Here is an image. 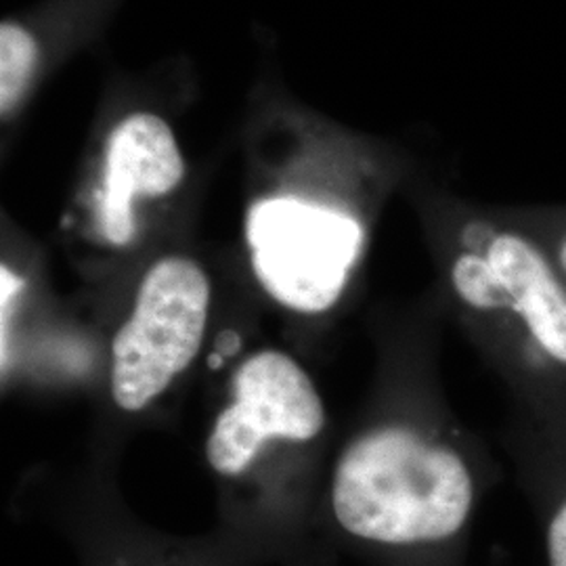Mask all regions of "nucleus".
<instances>
[{
    "label": "nucleus",
    "mask_w": 566,
    "mask_h": 566,
    "mask_svg": "<svg viewBox=\"0 0 566 566\" xmlns=\"http://www.w3.org/2000/svg\"><path fill=\"white\" fill-rule=\"evenodd\" d=\"M185 177L179 143L156 114H133L109 133L105 145L99 227L112 245L135 238V200L175 191Z\"/></svg>",
    "instance_id": "423d86ee"
},
{
    "label": "nucleus",
    "mask_w": 566,
    "mask_h": 566,
    "mask_svg": "<svg viewBox=\"0 0 566 566\" xmlns=\"http://www.w3.org/2000/svg\"><path fill=\"white\" fill-rule=\"evenodd\" d=\"M233 401L219 413L206 441L214 472L238 476L264 443L313 441L325 426V407L308 374L282 350L248 357L233 376Z\"/></svg>",
    "instance_id": "39448f33"
},
{
    "label": "nucleus",
    "mask_w": 566,
    "mask_h": 566,
    "mask_svg": "<svg viewBox=\"0 0 566 566\" xmlns=\"http://www.w3.org/2000/svg\"><path fill=\"white\" fill-rule=\"evenodd\" d=\"M495 474L483 449L437 418L388 416L344 449L332 510L348 535L374 546H447L464 535Z\"/></svg>",
    "instance_id": "f03ea898"
},
{
    "label": "nucleus",
    "mask_w": 566,
    "mask_h": 566,
    "mask_svg": "<svg viewBox=\"0 0 566 566\" xmlns=\"http://www.w3.org/2000/svg\"><path fill=\"white\" fill-rule=\"evenodd\" d=\"M39 60L34 36L13 21L0 25V112L7 116L28 88Z\"/></svg>",
    "instance_id": "6e6552de"
},
{
    "label": "nucleus",
    "mask_w": 566,
    "mask_h": 566,
    "mask_svg": "<svg viewBox=\"0 0 566 566\" xmlns=\"http://www.w3.org/2000/svg\"><path fill=\"white\" fill-rule=\"evenodd\" d=\"M210 311L202 266L168 256L154 264L133 311L112 343V397L124 411H142L198 357Z\"/></svg>",
    "instance_id": "20e7f679"
},
{
    "label": "nucleus",
    "mask_w": 566,
    "mask_h": 566,
    "mask_svg": "<svg viewBox=\"0 0 566 566\" xmlns=\"http://www.w3.org/2000/svg\"><path fill=\"white\" fill-rule=\"evenodd\" d=\"M451 303L510 397V411L566 418V280L510 206L460 210L443 259Z\"/></svg>",
    "instance_id": "f257e3e1"
},
{
    "label": "nucleus",
    "mask_w": 566,
    "mask_h": 566,
    "mask_svg": "<svg viewBox=\"0 0 566 566\" xmlns=\"http://www.w3.org/2000/svg\"><path fill=\"white\" fill-rule=\"evenodd\" d=\"M502 446L512 474L539 510L547 566H566V418L533 420L510 411Z\"/></svg>",
    "instance_id": "0eeeda50"
},
{
    "label": "nucleus",
    "mask_w": 566,
    "mask_h": 566,
    "mask_svg": "<svg viewBox=\"0 0 566 566\" xmlns=\"http://www.w3.org/2000/svg\"><path fill=\"white\" fill-rule=\"evenodd\" d=\"M245 242L266 294L298 313H324L364 256L365 224L338 208L266 198L248 210Z\"/></svg>",
    "instance_id": "7ed1b4c3"
},
{
    "label": "nucleus",
    "mask_w": 566,
    "mask_h": 566,
    "mask_svg": "<svg viewBox=\"0 0 566 566\" xmlns=\"http://www.w3.org/2000/svg\"><path fill=\"white\" fill-rule=\"evenodd\" d=\"M566 280V202L512 203Z\"/></svg>",
    "instance_id": "1a4fd4ad"
}]
</instances>
